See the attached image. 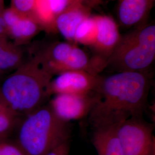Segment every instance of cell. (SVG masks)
Returning a JSON list of instances; mask_svg holds the SVG:
<instances>
[{
  "mask_svg": "<svg viewBox=\"0 0 155 155\" xmlns=\"http://www.w3.org/2000/svg\"><path fill=\"white\" fill-rule=\"evenodd\" d=\"M150 84L147 72L122 71L102 77L96 91L100 100L89 114L92 125L118 124L131 117H142Z\"/></svg>",
  "mask_w": 155,
  "mask_h": 155,
  "instance_id": "cell-1",
  "label": "cell"
},
{
  "mask_svg": "<svg viewBox=\"0 0 155 155\" xmlns=\"http://www.w3.org/2000/svg\"><path fill=\"white\" fill-rule=\"evenodd\" d=\"M52 78L34 54L0 83V102L16 116H26L50 98Z\"/></svg>",
  "mask_w": 155,
  "mask_h": 155,
  "instance_id": "cell-2",
  "label": "cell"
},
{
  "mask_svg": "<svg viewBox=\"0 0 155 155\" xmlns=\"http://www.w3.org/2000/svg\"><path fill=\"white\" fill-rule=\"evenodd\" d=\"M68 123L56 116L50 105H43L25 116L17 135L16 145L24 155H47L69 140Z\"/></svg>",
  "mask_w": 155,
  "mask_h": 155,
  "instance_id": "cell-3",
  "label": "cell"
},
{
  "mask_svg": "<svg viewBox=\"0 0 155 155\" xmlns=\"http://www.w3.org/2000/svg\"><path fill=\"white\" fill-rule=\"evenodd\" d=\"M155 59V26L149 25L121 36L107 62L117 72H146Z\"/></svg>",
  "mask_w": 155,
  "mask_h": 155,
  "instance_id": "cell-4",
  "label": "cell"
},
{
  "mask_svg": "<svg viewBox=\"0 0 155 155\" xmlns=\"http://www.w3.org/2000/svg\"><path fill=\"white\" fill-rule=\"evenodd\" d=\"M41 65L53 77L70 71H86L98 74L104 67L95 57L88 54L76 44L56 41L35 54Z\"/></svg>",
  "mask_w": 155,
  "mask_h": 155,
  "instance_id": "cell-5",
  "label": "cell"
},
{
  "mask_svg": "<svg viewBox=\"0 0 155 155\" xmlns=\"http://www.w3.org/2000/svg\"><path fill=\"white\" fill-rule=\"evenodd\" d=\"M117 132L124 155H155L153 127L142 117H131L119 123Z\"/></svg>",
  "mask_w": 155,
  "mask_h": 155,
  "instance_id": "cell-6",
  "label": "cell"
},
{
  "mask_svg": "<svg viewBox=\"0 0 155 155\" xmlns=\"http://www.w3.org/2000/svg\"><path fill=\"white\" fill-rule=\"evenodd\" d=\"M99 100L97 91L88 94H57L50 101L49 105L56 116L68 123L89 115Z\"/></svg>",
  "mask_w": 155,
  "mask_h": 155,
  "instance_id": "cell-7",
  "label": "cell"
},
{
  "mask_svg": "<svg viewBox=\"0 0 155 155\" xmlns=\"http://www.w3.org/2000/svg\"><path fill=\"white\" fill-rule=\"evenodd\" d=\"M101 76L86 71H70L52 78L48 87L50 97L57 94H88L96 92Z\"/></svg>",
  "mask_w": 155,
  "mask_h": 155,
  "instance_id": "cell-8",
  "label": "cell"
},
{
  "mask_svg": "<svg viewBox=\"0 0 155 155\" xmlns=\"http://www.w3.org/2000/svg\"><path fill=\"white\" fill-rule=\"evenodd\" d=\"M96 35L94 43L90 47L96 55L94 57L104 62H107L115 50L121 36L118 27L113 18L105 15L95 16Z\"/></svg>",
  "mask_w": 155,
  "mask_h": 155,
  "instance_id": "cell-9",
  "label": "cell"
},
{
  "mask_svg": "<svg viewBox=\"0 0 155 155\" xmlns=\"http://www.w3.org/2000/svg\"><path fill=\"white\" fill-rule=\"evenodd\" d=\"M90 16V9L84 2L74 5L56 18L55 29L59 32L67 41L75 44V36L78 28Z\"/></svg>",
  "mask_w": 155,
  "mask_h": 155,
  "instance_id": "cell-10",
  "label": "cell"
},
{
  "mask_svg": "<svg viewBox=\"0 0 155 155\" xmlns=\"http://www.w3.org/2000/svg\"><path fill=\"white\" fill-rule=\"evenodd\" d=\"M118 125L104 124L93 127L92 143L97 155H124L117 135Z\"/></svg>",
  "mask_w": 155,
  "mask_h": 155,
  "instance_id": "cell-11",
  "label": "cell"
},
{
  "mask_svg": "<svg viewBox=\"0 0 155 155\" xmlns=\"http://www.w3.org/2000/svg\"><path fill=\"white\" fill-rule=\"evenodd\" d=\"M85 0H36L34 16L41 26L55 29L56 18L71 6L84 2Z\"/></svg>",
  "mask_w": 155,
  "mask_h": 155,
  "instance_id": "cell-12",
  "label": "cell"
},
{
  "mask_svg": "<svg viewBox=\"0 0 155 155\" xmlns=\"http://www.w3.org/2000/svg\"><path fill=\"white\" fill-rule=\"evenodd\" d=\"M155 0H118V17L124 27L139 24L147 15Z\"/></svg>",
  "mask_w": 155,
  "mask_h": 155,
  "instance_id": "cell-13",
  "label": "cell"
},
{
  "mask_svg": "<svg viewBox=\"0 0 155 155\" xmlns=\"http://www.w3.org/2000/svg\"><path fill=\"white\" fill-rule=\"evenodd\" d=\"M41 28L42 27L34 17L22 15L15 24L8 29V36L13 38L15 45L20 46L32 39Z\"/></svg>",
  "mask_w": 155,
  "mask_h": 155,
  "instance_id": "cell-14",
  "label": "cell"
},
{
  "mask_svg": "<svg viewBox=\"0 0 155 155\" xmlns=\"http://www.w3.org/2000/svg\"><path fill=\"white\" fill-rule=\"evenodd\" d=\"M26 60L19 45L0 38V70L3 72L15 70Z\"/></svg>",
  "mask_w": 155,
  "mask_h": 155,
  "instance_id": "cell-15",
  "label": "cell"
},
{
  "mask_svg": "<svg viewBox=\"0 0 155 155\" xmlns=\"http://www.w3.org/2000/svg\"><path fill=\"white\" fill-rule=\"evenodd\" d=\"M96 35L95 16H90L81 24L75 36V44H81L91 47Z\"/></svg>",
  "mask_w": 155,
  "mask_h": 155,
  "instance_id": "cell-16",
  "label": "cell"
},
{
  "mask_svg": "<svg viewBox=\"0 0 155 155\" xmlns=\"http://www.w3.org/2000/svg\"><path fill=\"white\" fill-rule=\"evenodd\" d=\"M17 117L8 110L0 111V141L13 128Z\"/></svg>",
  "mask_w": 155,
  "mask_h": 155,
  "instance_id": "cell-17",
  "label": "cell"
},
{
  "mask_svg": "<svg viewBox=\"0 0 155 155\" xmlns=\"http://www.w3.org/2000/svg\"><path fill=\"white\" fill-rule=\"evenodd\" d=\"M11 8L20 14L35 17L36 0H11Z\"/></svg>",
  "mask_w": 155,
  "mask_h": 155,
  "instance_id": "cell-18",
  "label": "cell"
},
{
  "mask_svg": "<svg viewBox=\"0 0 155 155\" xmlns=\"http://www.w3.org/2000/svg\"><path fill=\"white\" fill-rule=\"evenodd\" d=\"M22 15L12 8L4 10L1 17L5 24L7 31L18 21Z\"/></svg>",
  "mask_w": 155,
  "mask_h": 155,
  "instance_id": "cell-19",
  "label": "cell"
},
{
  "mask_svg": "<svg viewBox=\"0 0 155 155\" xmlns=\"http://www.w3.org/2000/svg\"><path fill=\"white\" fill-rule=\"evenodd\" d=\"M0 148L2 155H24L16 144L0 141Z\"/></svg>",
  "mask_w": 155,
  "mask_h": 155,
  "instance_id": "cell-20",
  "label": "cell"
},
{
  "mask_svg": "<svg viewBox=\"0 0 155 155\" xmlns=\"http://www.w3.org/2000/svg\"><path fill=\"white\" fill-rule=\"evenodd\" d=\"M69 153L70 143L68 140L56 147L47 155H69Z\"/></svg>",
  "mask_w": 155,
  "mask_h": 155,
  "instance_id": "cell-21",
  "label": "cell"
},
{
  "mask_svg": "<svg viewBox=\"0 0 155 155\" xmlns=\"http://www.w3.org/2000/svg\"><path fill=\"white\" fill-rule=\"evenodd\" d=\"M8 36V31L5 24L1 16H0V38H6Z\"/></svg>",
  "mask_w": 155,
  "mask_h": 155,
  "instance_id": "cell-22",
  "label": "cell"
},
{
  "mask_svg": "<svg viewBox=\"0 0 155 155\" xmlns=\"http://www.w3.org/2000/svg\"><path fill=\"white\" fill-rule=\"evenodd\" d=\"M5 110H8L3 105L1 102H0V111H1Z\"/></svg>",
  "mask_w": 155,
  "mask_h": 155,
  "instance_id": "cell-23",
  "label": "cell"
},
{
  "mask_svg": "<svg viewBox=\"0 0 155 155\" xmlns=\"http://www.w3.org/2000/svg\"><path fill=\"white\" fill-rule=\"evenodd\" d=\"M5 9H4V6L0 4V16L2 15V13Z\"/></svg>",
  "mask_w": 155,
  "mask_h": 155,
  "instance_id": "cell-24",
  "label": "cell"
},
{
  "mask_svg": "<svg viewBox=\"0 0 155 155\" xmlns=\"http://www.w3.org/2000/svg\"><path fill=\"white\" fill-rule=\"evenodd\" d=\"M3 73H4V72H2V71L0 70V79H1V78L2 77V75Z\"/></svg>",
  "mask_w": 155,
  "mask_h": 155,
  "instance_id": "cell-25",
  "label": "cell"
},
{
  "mask_svg": "<svg viewBox=\"0 0 155 155\" xmlns=\"http://www.w3.org/2000/svg\"><path fill=\"white\" fill-rule=\"evenodd\" d=\"M3 1H4V0H0V4L1 5H3Z\"/></svg>",
  "mask_w": 155,
  "mask_h": 155,
  "instance_id": "cell-26",
  "label": "cell"
},
{
  "mask_svg": "<svg viewBox=\"0 0 155 155\" xmlns=\"http://www.w3.org/2000/svg\"><path fill=\"white\" fill-rule=\"evenodd\" d=\"M0 155H2V154H1V148H0Z\"/></svg>",
  "mask_w": 155,
  "mask_h": 155,
  "instance_id": "cell-27",
  "label": "cell"
},
{
  "mask_svg": "<svg viewBox=\"0 0 155 155\" xmlns=\"http://www.w3.org/2000/svg\"><path fill=\"white\" fill-rule=\"evenodd\" d=\"M110 1H114V0H110Z\"/></svg>",
  "mask_w": 155,
  "mask_h": 155,
  "instance_id": "cell-28",
  "label": "cell"
},
{
  "mask_svg": "<svg viewBox=\"0 0 155 155\" xmlns=\"http://www.w3.org/2000/svg\"></svg>",
  "mask_w": 155,
  "mask_h": 155,
  "instance_id": "cell-29",
  "label": "cell"
}]
</instances>
